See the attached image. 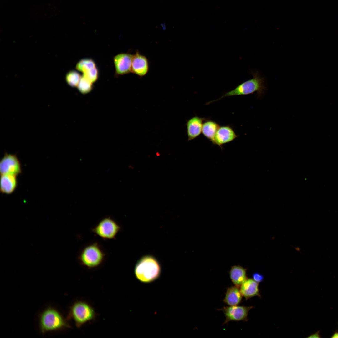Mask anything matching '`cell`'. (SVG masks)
Here are the masks:
<instances>
[{"mask_svg": "<svg viewBox=\"0 0 338 338\" xmlns=\"http://www.w3.org/2000/svg\"><path fill=\"white\" fill-rule=\"evenodd\" d=\"M96 313L93 308L87 303L77 301L70 307L68 319H72L77 328L94 320Z\"/></svg>", "mask_w": 338, "mask_h": 338, "instance_id": "cell-5", "label": "cell"}, {"mask_svg": "<svg viewBox=\"0 0 338 338\" xmlns=\"http://www.w3.org/2000/svg\"><path fill=\"white\" fill-rule=\"evenodd\" d=\"M121 228L110 217L103 218L91 229L93 233L104 240L115 239Z\"/></svg>", "mask_w": 338, "mask_h": 338, "instance_id": "cell-6", "label": "cell"}, {"mask_svg": "<svg viewBox=\"0 0 338 338\" xmlns=\"http://www.w3.org/2000/svg\"><path fill=\"white\" fill-rule=\"evenodd\" d=\"M81 77L77 71L71 70L66 74L65 80L68 85L72 87H77Z\"/></svg>", "mask_w": 338, "mask_h": 338, "instance_id": "cell-19", "label": "cell"}, {"mask_svg": "<svg viewBox=\"0 0 338 338\" xmlns=\"http://www.w3.org/2000/svg\"><path fill=\"white\" fill-rule=\"evenodd\" d=\"M246 269L240 265L232 266L229 272L230 279L235 286L240 287L241 284L247 278Z\"/></svg>", "mask_w": 338, "mask_h": 338, "instance_id": "cell-16", "label": "cell"}, {"mask_svg": "<svg viewBox=\"0 0 338 338\" xmlns=\"http://www.w3.org/2000/svg\"><path fill=\"white\" fill-rule=\"evenodd\" d=\"M239 288L242 296L246 300L256 296H260L258 284L253 279L247 278Z\"/></svg>", "mask_w": 338, "mask_h": 338, "instance_id": "cell-13", "label": "cell"}, {"mask_svg": "<svg viewBox=\"0 0 338 338\" xmlns=\"http://www.w3.org/2000/svg\"><path fill=\"white\" fill-rule=\"evenodd\" d=\"M105 256L100 245L94 242L85 246L80 251L78 259L81 265L92 269L100 265L105 260Z\"/></svg>", "mask_w": 338, "mask_h": 338, "instance_id": "cell-4", "label": "cell"}, {"mask_svg": "<svg viewBox=\"0 0 338 338\" xmlns=\"http://www.w3.org/2000/svg\"><path fill=\"white\" fill-rule=\"evenodd\" d=\"M253 279L258 283L262 281L264 279L263 276L257 273H255L253 275Z\"/></svg>", "mask_w": 338, "mask_h": 338, "instance_id": "cell-22", "label": "cell"}, {"mask_svg": "<svg viewBox=\"0 0 338 338\" xmlns=\"http://www.w3.org/2000/svg\"><path fill=\"white\" fill-rule=\"evenodd\" d=\"M161 267L157 260L151 255H145L136 262L134 269L136 278L144 283H150L160 276Z\"/></svg>", "mask_w": 338, "mask_h": 338, "instance_id": "cell-1", "label": "cell"}, {"mask_svg": "<svg viewBox=\"0 0 338 338\" xmlns=\"http://www.w3.org/2000/svg\"><path fill=\"white\" fill-rule=\"evenodd\" d=\"M219 127V125L216 122L208 119L203 123L202 133L205 137L212 142Z\"/></svg>", "mask_w": 338, "mask_h": 338, "instance_id": "cell-17", "label": "cell"}, {"mask_svg": "<svg viewBox=\"0 0 338 338\" xmlns=\"http://www.w3.org/2000/svg\"><path fill=\"white\" fill-rule=\"evenodd\" d=\"M1 175L9 174L17 176L22 173L21 164L15 154L6 153L0 161Z\"/></svg>", "mask_w": 338, "mask_h": 338, "instance_id": "cell-8", "label": "cell"}, {"mask_svg": "<svg viewBox=\"0 0 338 338\" xmlns=\"http://www.w3.org/2000/svg\"><path fill=\"white\" fill-rule=\"evenodd\" d=\"M79 90L82 94H86L92 89L93 83L82 76L77 87Z\"/></svg>", "mask_w": 338, "mask_h": 338, "instance_id": "cell-20", "label": "cell"}, {"mask_svg": "<svg viewBox=\"0 0 338 338\" xmlns=\"http://www.w3.org/2000/svg\"><path fill=\"white\" fill-rule=\"evenodd\" d=\"M208 119L195 116L187 121L186 125L188 141L194 139L201 134L203 123Z\"/></svg>", "mask_w": 338, "mask_h": 338, "instance_id": "cell-12", "label": "cell"}, {"mask_svg": "<svg viewBox=\"0 0 338 338\" xmlns=\"http://www.w3.org/2000/svg\"><path fill=\"white\" fill-rule=\"evenodd\" d=\"M253 306H246L234 305L224 307L218 309L224 313L226 319L223 325L230 321H247L248 315L249 310Z\"/></svg>", "mask_w": 338, "mask_h": 338, "instance_id": "cell-7", "label": "cell"}, {"mask_svg": "<svg viewBox=\"0 0 338 338\" xmlns=\"http://www.w3.org/2000/svg\"><path fill=\"white\" fill-rule=\"evenodd\" d=\"M83 73L82 76L93 83L98 78V71L96 67Z\"/></svg>", "mask_w": 338, "mask_h": 338, "instance_id": "cell-21", "label": "cell"}, {"mask_svg": "<svg viewBox=\"0 0 338 338\" xmlns=\"http://www.w3.org/2000/svg\"><path fill=\"white\" fill-rule=\"evenodd\" d=\"M239 288L235 286L227 288L223 302L229 306L236 305L240 304L243 296Z\"/></svg>", "mask_w": 338, "mask_h": 338, "instance_id": "cell-15", "label": "cell"}, {"mask_svg": "<svg viewBox=\"0 0 338 338\" xmlns=\"http://www.w3.org/2000/svg\"><path fill=\"white\" fill-rule=\"evenodd\" d=\"M238 137L233 128L230 125L220 126L211 142L213 144L218 146L222 149L223 145L233 141Z\"/></svg>", "mask_w": 338, "mask_h": 338, "instance_id": "cell-10", "label": "cell"}, {"mask_svg": "<svg viewBox=\"0 0 338 338\" xmlns=\"http://www.w3.org/2000/svg\"><path fill=\"white\" fill-rule=\"evenodd\" d=\"M331 338H338V331H335L331 336Z\"/></svg>", "mask_w": 338, "mask_h": 338, "instance_id": "cell-24", "label": "cell"}, {"mask_svg": "<svg viewBox=\"0 0 338 338\" xmlns=\"http://www.w3.org/2000/svg\"><path fill=\"white\" fill-rule=\"evenodd\" d=\"M149 70L147 58L138 51L133 55L131 72L142 77L146 75Z\"/></svg>", "mask_w": 338, "mask_h": 338, "instance_id": "cell-11", "label": "cell"}, {"mask_svg": "<svg viewBox=\"0 0 338 338\" xmlns=\"http://www.w3.org/2000/svg\"><path fill=\"white\" fill-rule=\"evenodd\" d=\"M133 55L129 53L119 54L113 58L115 73L117 75H123L131 72Z\"/></svg>", "mask_w": 338, "mask_h": 338, "instance_id": "cell-9", "label": "cell"}, {"mask_svg": "<svg viewBox=\"0 0 338 338\" xmlns=\"http://www.w3.org/2000/svg\"><path fill=\"white\" fill-rule=\"evenodd\" d=\"M17 176L9 174L1 175V192L9 194L13 193L17 187L18 184Z\"/></svg>", "mask_w": 338, "mask_h": 338, "instance_id": "cell-14", "label": "cell"}, {"mask_svg": "<svg viewBox=\"0 0 338 338\" xmlns=\"http://www.w3.org/2000/svg\"><path fill=\"white\" fill-rule=\"evenodd\" d=\"M253 78L239 85L234 89L226 92L219 98L207 102L208 105L218 100L225 97L236 95H242L253 94L257 92L258 97H261L265 90V79L261 77L258 71L251 72Z\"/></svg>", "mask_w": 338, "mask_h": 338, "instance_id": "cell-2", "label": "cell"}, {"mask_svg": "<svg viewBox=\"0 0 338 338\" xmlns=\"http://www.w3.org/2000/svg\"><path fill=\"white\" fill-rule=\"evenodd\" d=\"M96 67L95 64L92 59L85 58L81 59L77 63L76 69L83 73Z\"/></svg>", "mask_w": 338, "mask_h": 338, "instance_id": "cell-18", "label": "cell"}, {"mask_svg": "<svg viewBox=\"0 0 338 338\" xmlns=\"http://www.w3.org/2000/svg\"><path fill=\"white\" fill-rule=\"evenodd\" d=\"M308 337H309V338H313H313H315H315H320V337H321L320 335L319 331H318L316 332L315 333V334H313L310 335Z\"/></svg>", "mask_w": 338, "mask_h": 338, "instance_id": "cell-23", "label": "cell"}, {"mask_svg": "<svg viewBox=\"0 0 338 338\" xmlns=\"http://www.w3.org/2000/svg\"><path fill=\"white\" fill-rule=\"evenodd\" d=\"M39 323L43 334L70 327L67 320L57 310L51 307L47 308L41 314Z\"/></svg>", "mask_w": 338, "mask_h": 338, "instance_id": "cell-3", "label": "cell"}]
</instances>
